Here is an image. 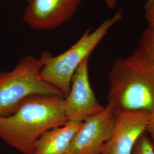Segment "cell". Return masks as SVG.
I'll return each mask as SVG.
<instances>
[{"label":"cell","mask_w":154,"mask_h":154,"mask_svg":"<svg viewBox=\"0 0 154 154\" xmlns=\"http://www.w3.org/2000/svg\"><path fill=\"white\" fill-rule=\"evenodd\" d=\"M64 98L54 94L29 97L14 114L0 117V139L22 154H31L44 132L68 122Z\"/></svg>","instance_id":"cell-1"},{"label":"cell","mask_w":154,"mask_h":154,"mask_svg":"<svg viewBox=\"0 0 154 154\" xmlns=\"http://www.w3.org/2000/svg\"><path fill=\"white\" fill-rule=\"evenodd\" d=\"M51 56L48 51H44L38 58L26 55L11 72H0V117L14 114L25 99L33 95H63L61 91L42 80L39 75Z\"/></svg>","instance_id":"cell-2"},{"label":"cell","mask_w":154,"mask_h":154,"mask_svg":"<svg viewBox=\"0 0 154 154\" xmlns=\"http://www.w3.org/2000/svg\"><path fill=\"white\" fill-rule=\"evenodd\" d=\"M122 18V11H116L94 30L88 29L85 31L81 38L65 52L56 56L52 55L40 72L41 79L58 88L66 97L70 90L72 77L78 66L90 57L110 29Z\"/></svg>","instance_id":"cell-3"},{"label":"cell","mask_w":154,"mask_h":154,"mask_svg":"<svg viewBox=\"0 0 154 154\" xmlns=\"http://www.w3.org/2000/svg\"><path fill=\"white\" fill-rule=\"evenodd\" d=\"M107 103L114 111L154 112V85L126 58L114 61L108 74Z\"/></svg>","instance_id":"cell-4"},{"label":"cell","mask_w":154,"mask_h":154,"mask_svg":"<svg viewBox=\"0 0 154 154\" xmlns=\"http://www.w3.org/2000/svg\"><path fill=\"white\" fill-rule=\"evenodd\" d=\"M89 58L83 61L74 73L70 92L64 98V109L68 121L83 122L105 108L98 101L90 82Z\"/></svg>","instance_id":"cell-5"},{"label":"cell","mask_w":154,"mask_h":154,"mask_svg":"<svg viewBox=\"0 0 154 154\" xmlns=\"http://www.w3.org/2000/svg\"><path fill=\"white\" fill-rule=\"evenodd\" d=\"M112 135L102 154H132L138 139L146 131L150 113L146 111H114Z\"/></svg>","instance_id":"cell-6"},{"label":"cell","mask_w":154,"mask_h":154,"mask_svg":"<svg viewBox=\"0 0 154 154\" xmlns=\"http://www.w3.org/2000/svg\"><path fill=\"white\" fill-rule=\"evenodd\" d=\"M115 112L106 105L99 114L83 122L73 138L67 154H102L114 128Z\"/></svg>","instance_id":"cell-7"},{"label":"cell","mask_w":154,"mask_h":154,"mask_svg":"<svg viewBox=\"0 0 154 154\" xmlns=\"http://www.w3.org/2000/svg\"><path fill=\"white\" fill-rule=\"evenodd\" d=\"M82 0H29L23 19L35 30L53 29L70 20Z\"/></svg>","instance_id":"cell-8"},{"label":"cell","mask_w":154,"mask_h":154,"mask_svg":"<svg viewBox=\"0 0 154 154\" xmlns=\"http://www.w3.org/2000/svg\"><path fill=\"white\" fill-rule=\"evenodd\" d=\"M82 123L68 121L63 126L44 132L30 154H67Z\"/></svg>","instance_id":"cell-9"},{"label":"cell","mask_w":154,"mask_h":154,"mask_svg":"<svg viewBox=\"0 0 154 154\" xmlns=\"http://www.w3.org/2000/svg\"><path fill=\"white\" fill-rule=\"evenodd\" d=\"M137 50L154 61V24L148 23L142 34Z\"/></svg>","instance_id":"cell-10"},{"label":"cell","mask_w":154,"mask_h":154,"mask_svg":"<svg viewBox=\"0 0 154 154\" xmlns=\"http://www.w3.org/2000/svg\"><path fill=\"white\" fill-rule=\"evenodd\" d=\"M132 154H154V146L146 132L138 139Z\"/></svg>","instance_id":"cell-11"},{"label":"cell","mask_w":154,"mask_h":154,"mask_svg":"<svg viewBox=\"0 0 154 154\" xmlns=\"http://www.w3.org/2000/svg\"><path fill=\"white\" fill-rule=\"evenodd\" d=\"M144 17L148 23L154 24V0H147L144 6Z\"/></svg>","instance_id":"cell-12"},{"label":"cell","mask_w":154,"mask_h":154,"mask_svg":"<svg viewBox=\"0 0 154 154\" xmlns=\"http://www.w3.org/2000/svg\"><path fill=\"white\" fill-rule=\"evenodd\" d=\"M146 132L149 135L154 146V112L149 114Z\"/></svg>","instance_id":"cell-13"},{"label":"cell","mask_w":154,"mask_h":154,"mask_svg":"<svg viewBox=\"0 0 154 154\" xmlns=\"http://www.w3.org/2000/svg\"><path fill=\"white\" fill-rule=\"evenodd\" d=\"M105 2L106 6L110 9H114L116 5L117 0H105Z\"/></svg>","instance_id":"cell-14"},{"label":"cell","mask_w":154,"mask_h":154,"mask_svg":"<svg viewBox=\"0 0 154 154\" xmlns=\"http://www.w3.org/2000/svg\"><path fill=\"white\" fill-rule=\"evenodd\" d=\"M27 1H29V0H27Z\"/></svg>","instance_id":"cell-15"}]
</instances>
